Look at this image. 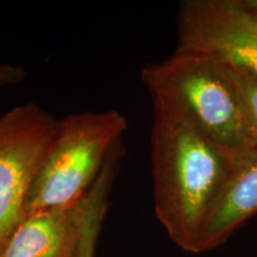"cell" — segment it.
<instances>
[{"label":"cell","instance_id":"cell-1","mask_svg":"<svg viewBox=\"0 0 257 257\" xmlns=\"http://www.w3.org/2000/svg\"><path fill=\"white\" fill-rule=\"evenodd\" d=\"M150 95L156 218L179 248L198 253L208 214L244 153L232 154L214 143L170 96Z\"/></svg>","mask_w":257,"mask_h":257},{"label":"cell","instance_id":"cell-2","mask_svg":"<svg viewBox=\"0 0 257 257\" xmlns=\"http://www.w3.org/2000/svg\"><path fill=\"white\" fill-rule=\"evenodd\" d=\"M148 91L170 96L210 140L232 154L251 149L245 111L231 67L206 54L178 51L141 70Z\"/></svg>","mask_w":257,"mask_h":257},{"label":"cell","instance_id":"cell-3","mask_svg":"<svg viewBox=\"0 0 257 257\" xmlns=\"http://www.w3.org/2000/svg\"><path fill=\"white\" fill-rule=\"evenodd\" d=\"M126 127V118L117 110L85 111L59 120L29 191L25 216L81 201Z\"/></svg>","mask_w":257,"mask_h":257},{"label":"cell","instance_id":"cell-4","mask_svg":"<svg viewBox=\"0 0 257 257\" xmlns=\"http://www.w3.org/2000/svg\"><path fill=\"white\" fill-rule=\"evenodd\" d=\"M123 147L119 142L101 174L81 201L69 207L27 214L10 237L0 257H93L107 208V195Z\"/></svg>","mask_w":257,"mask_h":257},{"label":"cell","instance_id":"cell-5","mask_svg":"<svg viewBox=\"0 0 257 257\" xmlns=\"http://www.w3.org/2000/svg\"><path fill=\"white\" fill-rule=\"evenodd\" d=\"M57 126L59 119L35 102L0 117V252L24 219L29 191Z\"/></svg>","mask_w":257,"mask_h":257},{"label":"cell","instance_id":"cell-6","mask_svg":"<svg viewBox=\"0 0 257 257\" xmlns=\"http://www.w3.org/2000/svg\"><path fill=\"white\" fill-rule=\"evenodd\" d=\"M178 51L206 54L257 75V0H185Z\"/></svg>","mask_w":257,"mask_h":257},{"label":"cell","instance_id":"cell-7","mask_svg":"<svg viewBox=\"0 0 257 257\" xmlns=\"http://www.w3.org/2000/svg\"><path fill=\"white\" fill-rule=\"evenodd\" d=\"M257 213V148L239 157L219 198L208 214L198 253L216 249Z\"/></svg>","mask_w":257,"mask_h":257},{"label":"cell","instance_id":"cell-8","mask_svg":"<svg viewBox=\"0 0 257 257\" xmlns=\"http://www.w3.org/2000/svg\"><path fill=\"white\" fill-rule=\"evenodd\" d=\"M230 67L243 100L250 148H257V75L248 70Z\"/></svg>","mask_w":257,"mask_h":257},{"label":"cell","instance_id":"cell-9","mask_svg":"<svg viewBox=\"0 0 257 257\" xmlns=\"http://www.w3.org/2000/svg\"><path fill=\"white\" fill-rule=\"evenodd\" d=\"M27 78V72L22 66L11 63H0V86L17 85Z\"/></svg>","mask_w":257,"mask_h":257}]
</instances>
